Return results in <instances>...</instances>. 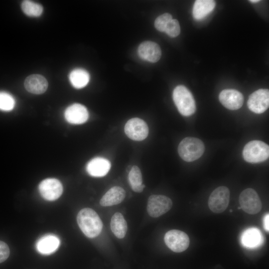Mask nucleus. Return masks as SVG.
I'll list each match as a JSON object with an SVG mask.
<instances>
[{
  "instance_id": "obj_28",
  "label": "nucleus",
  "mask_w": 269,
  "mask_h": 269,
  "mask_svg": "<svg viewBox=\"0 0 269 269\" xmlns=\"http://www.w3.org/2000/svg\"><path fill=\"white\" fill-rule=\"evenodd\" d=\"M10 254L8 245L4 242L0 241V263L5 261Z\"/></svg>"
},
{
  "instance_id": "obj_15",
  "label": "nucleus",
  "mask_w": 269,
  "mask_h": 269,
  "mask_svg": "<svg viewBox=\"0 0 269 269\" xmlns=\"http://www.w3.org/2000/svg\"><path fill=\"white\" fill-rule=\"evenodd\" d=\"M111 166V163L108 159L97 157L89 161L86 165V171L92 176L103 177L108 173Z\"/></svg>"
},
{
  "instance_id": "obj_30",
  "label": "nucleus",
  "mask_w": 269,
  "mask_h": 269,
  "mask_svg": "<svg viewBox=\"0 0 269 269\" xmlns=\"http://www.w3.org/2000/svg\"><path fill=\"white\" fill-rule=\"evenodd\" d=\"M260 1V0H250V1L251 2H252V3H257V2H259Z\"/></svg>"
},
{
  "instance_id": "obj_17",
  "label": "nucleus",
  "mask_w": 269,
  "mask_h": 269,
  "mask_svg": "<svg viewBox=\"0 0 269 269\" xmlns=\"http://www.w3.org/2000/svg\"><path fill=\"white\" fill-rule=\"evenodd\" d=\"M126 192L120 186L110 188L102 197L100 204L104 207L111 206L121 203L125 199Z\"/></svg>"
},
{
  "instance_id": "obj_1",
  "label": "nucleus",
  "mask_w": 269,
  "mask_h": 269,
  "mask_svg": "<svg viewBox=\"0 0 269 269\" xmlns=\"http://www.w3.org/2000/svg\"><path fill=\"white\" fill-rule=\"evenodd\" d=\"M77 221L82 232L90 238L98 236L103 229V225L100 217L89 208H83L79 212Z\"/></svg>"
},
{
  "instance_id": "obj_6",
  "label": "nucleus",
  "mask_w": 269,
  "mask_h": 269,
  "mask_svg": "<svg viewBox=\"0 0 269 269\" xmlns=\"http://www.w3.org/2000/svg\"><path fill=\"white\" fill-rule=\"evenodd\" d=\"M172 206V202L169 197L162 195H152L148 199L146 209L150 216L157 218L167 212Z\"/></svg>"
},
{
  "instance_id": "obj_10",
  "label": "nucleus",
  "mask_w": 269,
  "mask_h": 269,
  "mask_svg": "<svg viewBox=\"0 0 269 269\" xmlns=\"http://www.w3.org/2000/svg\"><path fill=\"white\" fill-rule=\"evenodd\" d=\"M41 196L48 201H54L60 197L63 192V186L60 181L53 178L42 180L38 186Z\"/></svg>"
},
{
  "instance_id": "obj_13",
  "label": "nucleus",
  "mask_w": 269,
  "mask_h": 269,
  "mask_svg": "<svg viewBox=\"0 0 269 269\" xmlns=\"http://www.w3.org/2000/svg\"><path fill=\"white\" fill-rule=\"evenodd\" d=\"M64 116L69 123L77 125L86 122L88 119L89 114L84 106L75 103L67 108Z\"/></svg>"
},
{
  "instance_id": "obj_22",
  "label": "nucleus",
  "mask_w": 269,
  "mask_h": 269,
  "mask_svg": "<svg viewBox=\"0 0 269 269\" xmlns=\"http://www.w3.org/2000/svg\"><path fill=\"white\" fill-rule=\"evenodd\" d=\"M69 80L74 88L81 89L87 85L90 80V75L85 69L77 68L70 72Z\"/></svg>"
},
{
  "instance_id": "obj_23",
  "label": "nucleus",
  "mask_w": 269,
  "mask_h": 269,
  "mask_svg": "<svg viewBox=\"0 0 269 269\" xmlns=\"http://www.w3.org/2000/svg\"><path fill=\"white\" fill-rule=\"evenodd\" d=\"M129 181L133 190L135 192H141L145 185L142 184V175L140 169L136 165L133 166L129 173Z\"/></svg>"
},
{
  "instance_id": "obj_8",
  "label": "nucleus",
  "mask_w": 269,
  "mask_h": 269,
  "mask_svg": "<svg viewBox=\"0 0 269 269\" xmlns=\"http://www.w3.org/2000/svg\"><path fill=\"white\" fill-rule=\"evenodd\" d=\"M164 240L166 246L172 251L180 253L189 247L190 240L185 232L178 230H171L165 234Z\"/></svg>"
},
{
  "instance_id": "obj_24",
  "label": "nucleus",
  "mask_w": 269,
  "mask_h": 269,
  "mask_svg": "<svg viewBox=\"0 0 269 269\" xmlns=\"http://www.w3.org/2000/svg\"><path fill=\"white\" fill-rule=\"evenodd\" d=\"M21 8L26 15L32 17L39 16L43 12L42 6L31 0H23L21 3Z\"/></svg>"
},
{
  "instance_id": "obj_20",
  "label": "nucleus",
  "mask_w": 269,
  "mask_h": 269,
  "mask_svg": "<svg viewBox=\"0 0 269 269\" xmlns=\"http://www.w3.org/2000/svg\"><path fill=\"white\" fill-rule=\"evenodd\" d=\"M215 2L213 0H197L195 1L192 13L194 19L200 20L211 12L215 7Z\"/></svg>"
},
{
  "instance_id": "obj_18",
  "label": "nucleus",
  "mask_w": 269,
  "mask_h": 269,
  "mask_svg": "<svg viewBox=\"0 0 269 269\" xmlns=\"http://www.w3.org/2000/svg\"><path fill=\"white\" fill-rule=\"evenodd\" d=\"M241 242L245 247L254 248L262 244L263 237L259 229L256 228H250L243 233Z\"/></svg>"
},
{
  "instance_id": "obj_21",
  "label": "nucleus",
  "mask_w": 269,
  "mask_h": 269,
  "mask_svg": "<svg viewBox=\"0 0 269 269\" xmlns=\"http://www.w3.org/2000/svg\"><path fill=\"white\" fill-rule=\"evenodd\" d=\"M110 226L112 232L118 238L125 237L128 229L127 223L121 213L116 212L113 215Z\"/></svg>"
},
{
  "instance_id": "obj_2",
  "label": "nucleus",
  "mask_w": 269,
  "mask_h": 269,
  "mask_svg": "<svg viewBox=\"0 0 269 269\" xmlns=\"http://www.w3.org/2000/svg\"><path fill=\"white\" fill-rule=\"evenodd\" d=\"M173 99L179 112L183 116H189L196 111L194 97L184 86L179 85L173 92Z\"/></svg>"
},
{
  "instance_id": "obj_16",
  "label": "nucleus",
  "mask_w": 269,
  "mask_h": 269,
  "mask_svg": "<svg viewBox=\"0 0 269 269\" xmlns=\"http://www.w3.org/2000/svg\"><path fill=\"white\" fill-rule=\"evenodd\" d=\"M24 85L28 92L34 94L44 93L48 86L46 78L40 74L29 75L25 79Z\"/></svg>"
},
{
  "instance_id": "obj_19",
  "label": "nucleus",
  "mask_w": 269,
  "mask_h": 269,
  "mask_svg": "<svg viewBox=\"0 0 269 269\" xmlns=\"http://www.w3.org/2000/svg\"><path fill=\"white\" fill-rule=\"evenodd\" d=\"M60 244L59 239L55 236L49 235L40 238L36 243L37 251L43 254H49L55 252Z\"/></svg>"
},
{
  "instance_id": "obj_26",
  "label": "nucleus",
  "mask_w": 269,
  "mask_h": 269,
  "mask_svg": "<svg viewBox=\"0 0 269 269\" xmlns=\"http://www.w3.org/2000/svg\"><path fill=\"white\" fill-rule=\"evenodd\" d=\"M172 19V16L170 14L163 13L156 18L154 21V26L157 30L164 32L167 24Z\"/></svg>"
},
{
  "instance_id": "obj_12",
  "label": "nucleus",
  "mask_w": 269,
  "mask_h": 269,
  "mask_svg": "<svg viewBox=\"0 0 269 269\" xmlns=\"http://www.w3.org/2000/svg\"><path fill=\"white\" fill-rule=\"evenodd\" d=\"M219 99L225 107L231 110L239 109L244 102L242 94L234 89H225L222 91L219 94Z\"/></svg>"
},
{
  "instance_id": "obj_9",
  "label": "nucleus",
  "mask_w": 269,
  "mask_h": 269,
  "mask_svg": "<svg viewBox=\"0 0 269 269\" xmlns=\"http://www.w3.org/2000/svg\"><path fill=\"white\" fill-rule=\"evenodd\" d=\"M126 134L131 139L135 141L144 139L148 134V127L146 123L138 118L129 120L125 126Z\"/></svg>"
},
{
  "instance_id": "obj_5",
  "label": "nucleus",
  "mask_w": 269,
  "mask_h": 269,
  "mask_svg": "<svg viewBox=\"0 0 269 269\" xmlns=\"http://www.w3.org/2000/svg\"><path fill=\"white\" fill-rule=\"evenodd\" d=\"M230 192L226 186L216 188L210 194L208 200V206L214 213H220L227 208L230 200Z\"/></svg>"
},
{
  "instance_id": "obj_25",
  "label": "nucleus",
  "mask_w": 269,
  "mask_h": 269,
  "mask_svg": "<svg viewBox=\"0 0 269 269\" xmlns=\"http://www.w3.org/2000/svg\"><path fill=\"white\" fill-rule=\"evenodd\" d=\"M14 105L15 100L10 94L0 92V110L6 112L11 111Z\"/></svg>"
},
{
  "instance_id": "obj_7",
  "label": "nucleus",
  "mask_w": 269,
  "mask_h": 269,
  "mask_svg": "<svg viewBox=\"0 0 269 269\" xmlns=\"http://www.w3.org/2000/svg\"><path fill=\"white\" fill-rule=\"evenodd\" d=\"M241 209L249 214H256L262 209V204L257 192L253 189L243 190L239 196Z\"/></svg>"
},
{
  "instance_id": "obj_11",
  "label": "nucleus",
  "mask_w": 269,
  "mask_h": 269,
  "mask_svg": "<svg viewBox=\"0 0 269 269\" xmlns=\"http://www.w3.org/2000/svg\"><path fill=\"white\" fill-rule=\"evenodd\" d=\"M247 105L249 109L256 114L265 112L269 106V91L268 89H259L249 96Z\"/></svg>"
},
{
  "instance_id": "obj_27",
  "label": "nucleus",
  "mask_w": 269,
  "mask_h": 269,
  "mask_svg": "<svg viewBox=\"0 0 269 269\" xmlns=\"http://www.w3.org/2000/svg\"><path fill=\"white\" fill-rule=\"evenodd\" d=\"M169 36L175 37L180 32V27L179 22L175 19H172L167 24L165 31Z\"/></svg>"
},
{
  "instance_id": "obj_3",
  "label": "nucleus",
  "mask_w": 269,
  "mask_h": 269,
  "mask_svg": "<svg viewBox=\"0 0 269 269\" xmlns=\"http://www.w3.org/2000/svg\"><path fill=\"white\" fill-rule=\"evenodd\" d=\"M204 151L203 142L196 137L184 138L181 141L178 147L179 156L187 162H191L198 159Z\"/></svg>"
},
{
  "instance_id": "obj_4",
  "label": "nucleus",
  "mask_w": 269,
  "mask_h": 269,
  "mask_svg": "<svg viewBox=\"0 0 269 269\" xmlns=\"http://www.w3.org/2000/svg\"><path fill=\"white\" fill-rule=\"evenodd\" d=\"M243 156L245 160L250 163L263 162L269 158V146L261 140L251 141L244 146Z\"/></svg>"
},
{
  "instance_id": "obj_14",
  "label": "nucleus",
  "mask_w": 269,
  "mask_h": 269,
  "mask_svg": "<svg viewBox=\"0 0 269 269\" xmlns=\"http://www.w3.org/2000/svg\"><path fill=\"white\" fill-rule=\"evenodd\" d=\"M138 54L142 59L155 63L160 58L161 51L159 46L155 42L146 41L138 46Z\"/></svg>"
},
{
  "instance_id": "obj_29",
  "label": "nucleus",
  "mask_w": 269,
  "mask_h": 269,
  "mask_svg": "<svg viewBox=\"0 0 269 269\" xmlns=\"http://www.w3.org/2000/svg\"><path fill=\"white\" fill-rule=\"evenodd\" d=\"M264 227L266 231L269 232V215L267 214L264 218Z\"/></svg>"
}]
</instances>
